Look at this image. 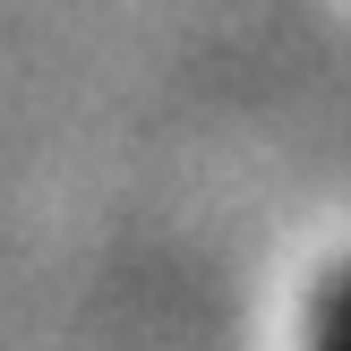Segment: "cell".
I'll list each match as a JSON object with an SVG mask.
<instances>
[{
	"label": "cell",
	"mask_w": 351,
	"mask_h": 351,
	"mask_svg": "<svg viewBox=\"0 0 351 351\" xmlns=\"http://www.w3.org/2000/svg\"><path fill=\"white\" fill-rule=\"evenodd\" d=\"M308 351H351V283L326 291V308H317V335H308Z\"/></svg>",
	"instance_id": "1"
}]
</instances>
